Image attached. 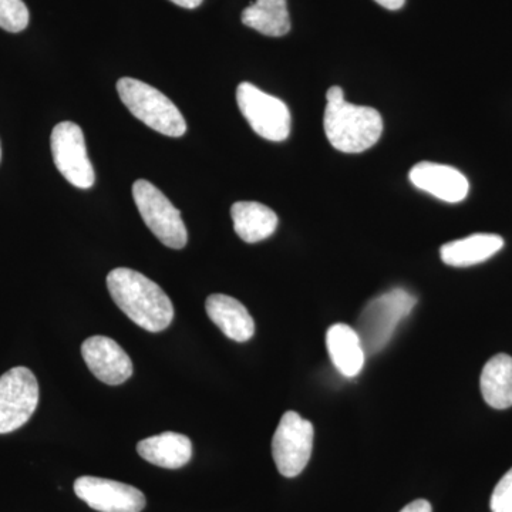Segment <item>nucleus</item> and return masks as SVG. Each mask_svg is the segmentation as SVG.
<instances>
[{"label": "nucleus", "instance_id": "1a4fd4ad", "mask_svg": "<svg viewBox=\"0 0 512 512\" xmlns=\"http://www.w3.org/2000/svg\"><path fill=\"white\" fill-rule=\"evenodd\" d=\"M50 146L57 170L70 184L80 190L93 187L96 175L87 154L82 128L72 121H62L53 128Z\"/></svg>", "mask_w": 512, "mask_h": 512}, {"label": "nucleus", "instance_id": "423d86ee", "mask_svg": "<svg viewBox=\"0 0 512 512\" xmlns=\"http://www.w3.org/2000/svg\"><path fill=\"white\" fill-rule=\"evenodd\" d=\"M237 101L242 116L259 137L281 143L291 134V111L278 97L262 92L252 83L244 82L238 86Z\"/></svg>", "mask_w": 512, "mask_h": 512}, {"label": "nucleus", "instance_id": "412c9836", "mask_svg": "<svg viewBox=\"0 0 512 512\" xmlns=\"http://www.w3.org/2000/svg\"><path fill=\"white\" fill-rule=\"evenodd\" d=\"M490 507L493 512H512V468L495 485Z\"/></svg>", "mask_w": 512, "mask_h": 512}, {"label": "nucleus", "instance_id": "4468645a", "mask_svg": "<svg viewBox=\"0 0 512 512\" xmlns=\"http://www.w3.org/2000/svg\"><path fill=\"white\" fill-rule=\"evenodd\" d=\"M326 346L330 360L339 370L340 375L355 377L365 366L366 352L356 329L345 323L330 326L326 333Z\"/></svg>", "mask_w": 512, "mask_h": 512}, {"label": "nucleus", "instance_id": "f8f14e48", "mask_svg": "<svg viewBox=\"0 0 512 512\" xmlns=\"http://www.w3.org/2000/svg\"><path fill=\"white\" fill-rule=\"evenodd\" d=\"M409 177L414 187L450 204L466 200L470 190L466 175L446 164L423 161L414 165Z\"/></svg>", "mask_w": 512, "mask_h": 512}, {"label": "nucleus", "instance_id": "a211bd4d", "mask_svg": "<svg viewBox=\"0 0 512 512\" xmlns=\"http://www.w3.org/2000/svg\"><path fill=\"white\" fill-rule=\"evenodd\" d=\"M485 403L497 410L512 406V357L500 353L488 360L480 379Z\"/></svg>", "mask_w": 512, "mask_h": 512}, {"label": "nucleus", "instance_id": "aec40b11", "mask_svg": "<svg viewBox=\"0 0 512 512\" xmlns=\"http://www.w3.org/2000/svg\"><path fill=\"white\" fill-rule=\"evenodd\" d=\"M29 19V9L23 0H0V28L6 32H23Z\"/></svg>", "mask_w": 512, "mask_h": 512}, {"label": "nucleus", "instance_id": "b1692460", "mask_svg": "<svg viewBox=\"0 0 512 512\" xmlns=\"http://www.w3.org/2000/svg\"><path fill=\"white\" fill-rule=\"evenodd\" d=\"M171 2L184 9H197L204 0H171Z\"/></svg>", "mask_w": 512, "mask_h": 512}, {"label": "nucleus", "instance_id": "6ab92c4d", "mask_svg": "<svg viewBox=\"0 0 512 512\" xmlns=\"http://www.w3.org/2000/svg\"><path fill=\"white\" fill-rule=\"evenodd\" d=\"M242 23L265 36L282 37L291 30L286 0H256L242 12Z\"/></svg>", "mask_w": 512, "mask_h": 512}, {"label": "nucleus", "instance_id": "4be33fe9", "mask_svg": "<svg viewBox=\"0 0 512 512\" xmlns=\"http://www.w3.org/2000/svg\"><path fill=\"white\" fill-rule=\"evenodd\" d=\"M400 512H433V508L427 500H416L407 504Z\"/></svg>", "mask_w": 512, "mask_h": 512}, {"label": "nucleus", "instance_id": "dca6fc26", "mask_svg": "<svg viewBox=\"0 0 512 512\" xmlns=\"http://www.w3.org/2000/svg\"><path fill=\"white\" fill-rule=\"evenodd\" d=\"M504 247V239L495 234H474L448 242L440 249L441 261L456 268H467L487 261Z\"/></svg>", "mask_w": 512, "mask_h": 512}, {"label": "nucleus", "instance_id": "5701e85b", "mask_svg": "<svg viewBox=\"0 0 512 512\" xmlns=\"http://www.w3.org/2000/svg\"><path fill=\"white\" fill-rule=\"evenodd\" d=\"M375 2L379 3L380 6H383L384 9L399 10L403 8L406 0H375Z\"/></svg>", "mask_w": 512, "mask_h": 512}, {"label": "nucleus", "instance_id": "39448f33", "mask_svg": "<svg viewBox=\"0 0 512 512\" xmlns=\"http://www.w3.org/2000/svg\"><path fill=\"white\" fill-rule=\"evenodd\" d=\"M133 198L141 218L148 229L165 245L173 249H183L187 245L188 232L181 212L147 180L133 184Z\"/></svg>", "mask_w": 512, "mask_h": 512}, {"label": "nucleus", "instance_id": "2eb2a0df", "mask_svg": "<svg viewBox=\"0 0 512 512\" xmlns=\"http://www.w3.org/2000/svg\"><path fill=\"white\" fill-rule=\"evenodd\" d=\"M137 453L154 466L177 470L190 463L192 443L184 434L165 431L158 436L141 440L137 444Z\"/></svg>", "mask_w": 512, "mask_h": 512}, {"label": "nucleus", "instance_id": "f257e3e1", "mask_svg": "<svg viewBox=\"0 0 512 512\" xmlns=\"http://www.w3.org/2000/svg\"><path fill=\"white\" fill-rule=\"evenodd\" d=\"M107 288L121 311L147 332H163L173 322V302L146 275L134 269H113L107 275Z\"/></svg>", "mask_w": 512, "mask_h": 512}, {"label": "nucleus", "instance_id": "f3484780", "mask_svg": "<svg viewBox=\"0 0 512 512\" xmlns=\"http://www.w3.org/2000/svg\"><path fill=\"white\" fill-rule=\"evenodd\" d=\"M231 217L238 237L248 244L265 241L278 227V215L261 202H235Z\"/></svg>", "mask_w": 512, "mask_h": 512}, {"label": "nucleus", "instance_id": "ddd939ff", "mask_svg": "<svg viewBox=\"0 0 512 512\" xmlns=\"http://www.w3.org/2000/svg\"><path fill=\"white\" fill-rule=\"evenodd\" d=\"M205 311L221 332L234 342H248L254 336V319L238 299L214 293L208 296Z\"/></svg>", "mask_w": 512, "mask_h": 512}, {"label": "nucleus", "instance_id": "0eeeda50", "mask_svg": "<svg viewBox=\"0 0 512 512\" xmlns=\"http://www.w3.org/2000/svg\"><path fill=\"white\" fill-rule=\"evenodd\" d=\"M313 437L311 421L302 419L296 412L282 416L272 439V456L282 476L298 477L305 470L312 456Z\"/></svg>", "mask_w": 512, "mask_h": 512}, {"label": "nucleus", "instance_id": "9d476101", "mask_svg": "<svg viewBox=\"0 0 512 512\" xmlns=\"http://www.w3.org/2000/svg\"><path fill=\"white\" fill-rule=\"evenodd\" d=\"M74 493L90 508L99 512H141L146 497L133 485L84 476L74 481Z\"/></svg>", "mask_w": 512, "mask_h": 512}, {"label": "nucleus", "instance_id": "7ed1b4c3", "mask_svg": "<svg viewBox=\"0 0 512 512\" xmlns=\"http://www.w3.org/2000/svg\"><path fill=\"white\" fill-rule=\"evenodd\" d=\"M417 298L403 288H394L372 299L357 320L356 332L367 355L386 348L397 326L412 313Z\"/></svg>", "mask_w": 512, "mask_h": 512}, {"label": "nucleus", "instance_id": "6e6552de", "mask_svg": "<svg viewBox=\"0 0 512 512\" xmlns=\"http://www.w3.org/2000/svg\"><path fill=\"white\" fill-rule=\"evenodd\" d=\"M39 403V383L28 367H13L0 376V434L25 426Z\"/></svg>", "mask_w": 512, "mask_h": 512}, {"label": "nucleus", "instance_id": "9b49d317", "mask_svg": "<svg viewBox=\"0 0 512 512\" xmlns=\"http://www.w3.org/2000/svg\"><path fill=\"white\" fill-rule=\"evenodd\" d=\"M82 356L90 372L100 382L119 386L133 376V362L116 340L92 336L82 345Z\"/></svg>", "mask_w": 512, "mask_h": 512}, {"label": "nucleus", "instance_id": "f03ea898", "mask_svg": "<svg viewBox=\"0 0 512 512\" xmlns=\"http://www.w3.org/2000/svg\"><path fill=\"white\" fill-rule=\"evenodd\" d=\"M326 100L323 127L329 143L336 150L359 154L375 146L383 133V119L379 111L348 103L339 86L330 87Z\"/></svg>", "mask_w": 512, "mask_h": 512}, {"label": "nucleus", "instance_id": "20e7f679", "mask_svg": "<svg viewBox=\"0 0 512 512\" xmlns=\"http://www.w3.org/2000/svg\"><path fill=\"white\" fill-rule=\"evenodd\" d=\"M117 92L128 111L146 126L163 136H184L187 123L183 114L173 101L156 87L131 77H123L117 82Z\"/></svg>", "mask_w": 512, "mask_h": 512}, {"label": "nucleus", "instance_id": "393cba45", "mask_svg": "<svg viewBox=\"0 0 512 512\" xmlns=\"http://www.w3.org/2000/svg\"><path fill=\"white\" fill-rule=\"evenodd\" d=\"M0 160H2V147H0Z\"/></svg>", "mask_w": 512, "mask_h": 512}]
</instances>
